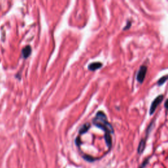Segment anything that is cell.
<instances>
[{
	"label": "cell",
	"mask_w": 168,
	"mask_h": 168,
	"mask_svg": "<svg viewBox=\"0 0 168 168\" xmlns=\"http://www.w3.org/2000/svg\"><path fill=\"white\" fill-rule=\"evenodd\" d=\"M102 66V64L100 62H92L88 66V69L91 71H95L101 68Z\"/></svg>",
	"instance_id": "obj_5"
},
{
	"label": "cell",
	"mask_w": 168,
	"mask_h": 168,
	"mask_svg": "<svg viewBox=\"0 0 168 168\" xmlns=\"http://www.w3.org/2000/svg\"><path fill=\"white\" fill-rule=\"evenodd\" d=\"M167 80V75L163 76V77H161L160 79L158 81V85L159 86H162L163 84H165V82H166Z\"/></svg>",
	"instance_id": "obj_9"
},
{
	"label": "cell",
	"mask_w": 168,
	"mask_h": 168,
	"mask_svg": "<svg viewBox=\"0 0 168 168\" xmlns=\"http://www.w3.org/2000/svg\"><path fill=\"white\" fill-rule=\"evenodd\" d=\"M32 53V48L30 45H27L22 50V54L24 58H27Z\"/></svg>",
	"instance_id": "obj_6"
},
{
	"label": "cell",
	"mask_w": 168,
	"mask_h": 168,
	"mask_svg": "<svg viewBox=\"0 0 168 168\" xmlns=\"http://www.w3.org/2000/svg\"><path fill=\"white\" fill-rule=\"evenodd\" d=\"M147 67L146 66H141L140 67V69L137 72V82L140 84H143L144 82V80L146 77V75H147Z\"/></svg>",
	"instance_id": "obj_3"
},
{
	"label": "cell",
	"mask_w": 168,
	"mask_h": 168,
	"mask_svg": "<svg viewBox=\"0 0 168 168\" xmlns=\"http://www.w3.org/2000/svg\"><path fill=\"white\" fill-rule=\"evenodd\" d=\"M93 124L96 126L104 131L105 133L113 134L114 129L112 125L109 123L106 114L102 111H99L96 114L95 117L93 119Z\"/></svg>",
	"instance_id": "obj_1"
},
{
	"label": "cell",
	"mask_w": 168,
	"mask_h": 168,
	"mask_svg": "<svg viewBox=\"0 0 168 168\" xmlns=\"http://www.w3.org/2000/svg\"><path fill=\"white\" fill-rule=\"evenodd\" d=\"M163 97H164V96H163V95H160L155 98V99L154 100L153 102H152L151 106H150V115H152L154 114L155 110H156L157 107H158V106L161 103V102L163 101Z\"/></svg>",
	"instance_id": "obj_2"
},
{
	"label": "cell",
	"mask_w": 168,
	"mask_h": 168,
	"mask_svg": "<svg viewBox=\"0 0 168 168\" xmlns=\"http://www.w3.org/2000/svg\"><path fill=\"white\" fill-rule=\"evenodd\" d=\"M150 158V157H148V158H146L145 160L143 161V163H141L139 168H145L146 167H147V165L148 164V163H149Z\"/></svg>",
	"instance_id": "obj_10"
},
{
	"label": "cell",
	"mask_w": 168,
	"mask_h": 168,
	"mask_svg": "<svg viewBox=\"0 0 168 168\" xmlns=\"http://www.w3.org/2000/svg\"><path fill=\"white\" fill-rule=\"evenodd\" d=\"M131 25H132V23L131 21H127V25H126V27L124 28L123 30H129V28H131Z\"/></svg>",
	"instance_id": "obj_12"
},
{
	"label": "cell",
	"mask_w": 168,
	"mask_h": 168,
	"mask_svg": "<svg viewBox=\"0 0 168 168\" xmlns=\"http://www.w3.org/2000/svg\"><path fill=\"white\" fill-rule=\"evenodd\" d=\"M167 101H165V108H167Z\"/></svg>",
	"instance_id": "obj_13"
},
{
	"label": "cell",
	"mask_w": 168,
	"mask_h": 168,
	"mask_svg": "<svg viewBox=\"0 0 168 168\" xmlns=\"http://www.w3.org/2000/svg\"><path fill=\"white\" fill-rule=\"evenodd\" d=\"M82 158H84L86 161H88V162H90V163L94 162L96 160H98V159H99V158H94V157L89 156V155H87V154H85L84 155V156H82Z\"/></svg>",
	"instance_id": "obj_8"
},
{
	"label": "cell",
	"mask_w": 168,
	"mask_h": 168,
	"mask_svg": "<svg viewBox=\"0 0 168 168\" xmlns=\"http://www.w3.org/2000/svg\"><path fill=\"white\" fill-rule=\"evenodd\" d=\"M90 127H91V126H90V124L89 123L84 124V125H83L79 129V134L81 135L86 133L88 131V130L89 129Z\"/></svg>",
	"instance_id": "obj_7"
},
{
	"label": "cell",
	"mask_w": 168,
	"mask_h": 168,
	"mask_svg": "<svg viewBox=\"0 0 168 168\" xmlns=\"http://www.w3.org/2000/svg\"><path fill=\"white\" fill-rule=\"evenodd\" d=\"M75 143L76 146H77L78 147H80L81 146V144H82V141H81V139H80V137L78 136L77 138H76V141H75Z\"/></svg>",
	"instance_id": "obj_11"
},
{
	"label": "cell",
	"mask_w": 168,
	"mask_h": 168,
	"mask_svg": "<svg viewBox=\"0 0 168 168\" xmlns=\"http://www.w3.org/2000/svg\"><path fill=\"white\" fill-rule=\"evenodd\" d=\"M146 142H147V139H141L140 143H139L138 148H137V153L139 155H141L143 153L144 150L146 148Z\"/></svg>",
	"instance_id": "obj_4"
}]
</instances>
